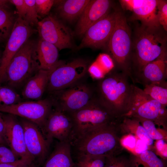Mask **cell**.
I'll list each match as a JSON object with an SVG mask.
<instances>
[{
    "instance_id": "6da1fadb",
    "label": "cell",
    "mask_w": 167,
    "mask_h": 167,
    "mask_svg": "<svg viewBox=\"0 0 167 167\" xmlns=\"http://www.w3.org/2000/svg\"><path fill=\"white\" fill-rule=\"evenodd\" d=\"M128 75L112 70L99 80L96 96L113 114L120 118L125 117L131 107L133 84Z\"/></svg>"
},
{
    "instance_id": "7a4b0ae2",
    "label": "cell",
    "mask_w": 167,
    "mask_h": 167,
    "mask_svg": "<svg viewBox=\"0 0 167 167\" xmlns=\"http://www.w3.org/2000/svg\"><path fill=\"white\" fill-rule=\"evenodd\" d=\"M166 32L161 25L142 24L137 29L130 65V78L133 82L146 64L167 54Z\"/></svg>"
},
{
    "instance_id": "3957f363",
    "label": "cell",
    "mask_w": 167,
    "mask_h": 167,
    "mask_svg": "<svg viewBox=\"0 0 167 167\" xmlns=\"http://www.w3.org/2000/svg\"><path fill=\"white\" fill-rule=\"evenodd\" d=\"M121 122L107 124L73 139L77 155L114 156L122 149L120 132Z\"/></svg>"
},
{
    "instance_id": "277c9868",
    "label": "cell",
    "mask_w": 167,
    "mask_h": 167,
    "mask_svg": "<svg viewBox=\"0 0 167 167\" xmlns=\"http://www.w3.org/2000/svg\"><path fill=\"white\" fill-rule=\"evenodd\" d=\"M72 120L73 133L71 141L100 126L120 122L96 98L83 108L69 113Z\"/></svg>"
},
{
    "instance_id": "5b68a950",
    "label": "cell",
    "mask_w": 167,
    "mask_h": 167,
    "mask_svg": "<svg viewBox=\"0 0 167 167\" xmlns=\"http://www.w3.org/2000/svg\"><path fill=\"white\" fill-rule=\"evenodd\" d=\"M36 43L28 40L10 62L6 68L5 79L13 87H18L33 76L39 69Z\"/></svg>"
},
{
    "instance_id": "8992f818",
    "label": "cell",
    "mask_w": 167,
    "mask_h": 167,
    "mask_svg": "<svg viewBox=\"0 0 167 167\" xmlns=\"http://www.w3.org/2000/svg\"><path fill=\"white\" fill-rule=\"evenodd\" d=\"M115 12V24L108 42V47L118 70L129 77L132 45L130 30L124 14L121 11Z\"/></svg>"
},
{
    "instance_id": "52a82bcc",
    "label": "cell",
    "mask_w": 167,
    "mask_h": 167,
    "mask_svg": "<svg viewBox=\"0 0 167 167\" xmlns=\"http://www.w3.org/2000/svg\"><path fill=\"white\" fill-rule=\"evenodd\" d=\"M125 117L149 120L159 126L165 128L167 121L166 107L133 84L130 109Z\"/></svg>"
},
{
    "instance_id": "ba28073f",
    "label": "cell",
    "mask_w": 167,
    "mask_h": 167,
    "mask_svg": "<svg viewBox=\"0 0 167 167\" xmlns=\"http://www.w3.org/2000/svg\"><path fill=\"white\" fill-rule=\"evenodd\" d=\"M87 70V63L83 59H75L66 64L60 61L49 75L48 91L52 93L75 84L84 76Z\"/></svg>"
},
{
    "instance_id": "9c48e42d",
    "label": "cell",
    "mask_w": 167,
    "mask_h": 167,
    "mask_svg": "<svg viewBox=\"0 0 167 167\" xmlns=\"http://www.w3.org/2000/svg\"><path fill=\"white\" fill-rule=\"evenodd\" d=\"M51 99L56 108L68 113L79 110L91 103L96 97L93 91L88 86L75 84L53 93Z\"/></svg>"
},
{
    "instance_id": "30bf717a",
    "label": "cell",
    "mask_w": 167,
    "mask_h": 167,
    "mask_svg": "<svg viewBox=\"0 0 167 167\" xmlns=\"http://www.w3.org/2000/svg\"><path fill=\"white\" fill-rule=\"evenodd\" d=\"M53 106L51 99L19 102L11 105L0 104V112L17 116L37 125L42 131Z\"/></svg>"
},
{
    "instance_id": "8fae6325",
    "label": "cell",
    "mask_w": 167,
    "mask_h": 167,
    "mask_svg": "<svg viewBox=\"0 0 167 167\" xmlns=\"http://www.w3.org/2000/svg\"><path fill=\"white\" fill-rule=\"evenodd\" d=\"M34 32L24 19L18 17L16 19L0 59V83L4 79L6 68L12 58Z\"/></svg>"
},
{
    "instance_id": "7c38bea8",
    "label": "cell",
    "mask_w": 167,
    "mask_h": 167,
    "mask_svg": "<svg viewBox=\"0 0 167 167\" xmlns=\"http://www.w3.org/2000/svg\"><path fill=\"white\" fill-rule=\"evenodd\" d=\"M37 28L40 38L54 45L59 50L71 47L70 31L56 17L47 16L39 21Z\"/></svg>"
},
{
    "instance_id": "4fadbf2b",
    "label": "cell",
    "mask_w": 167,
    "mask_h": 167,
    "mask_svg": "<svg viewBox=\"0 0 167 167\" xmlns=\"http://www.w3.org/2000/svg\"><path fill=\"white\" fill-rule=\"evenodd\" d=\"M73 128V122L70 114L56 108L52 110L42 132L50 143L54 139L60 142H70Z\"/></svg>"
},
{
    "instance_id": "5bb4252c",
    "label": "cell",
    "mask_w": 167,
    "mask_h": 167,
    "mask_svg": "<svg viewBox=\"0 0 167 167\" xmlns=\"http://www.w3.org/2000/svg\"><path fill=\"white\" fill-rule=\"evenodd\" d=\"M20 122L24 129L25 143L28 153L34 161L42 164L46 156L50 143L36 124L23 118Z\"/></svg>"
},
{
    "instance_id": "9a60e30c",
    "label": "cell",
    "mask_w": 167,
    "mask_h": 167,
    "mask_svg": "<svg viewBox=\"0 0 167 167\" xmlns=\"http://www.w3.org/2000/svg\"><path fill=\"white\" fill-rule=\"evenodd\" d=\"M115 22V11L109 13L86 31L79 48L86 46L99 47L108 43Z\"/></svg>"
},
{
    "instance_id": "2e32d148",
    "label": "cell",
    "mask_w": 167,
    "mask_h": 167,
    "mask_svg": "<svg viewBox=\"0 0 167 167\" xmlns=\"http://www.w3.org/2000/svg\"><path fill=\"white\" fill-rule=\"evenodd\" d=\"M0 114L5 124L4 139L7 145L20 158L33 159L27 151L24 129L16 116L1 112Z\"/></svg>"
},
{
    "instance_id": "e0dca14e",
    "label": "cell",
    "mask_w": 167,
    "mask_h": 167,
    "mask_svg": "<svg viewBox=\"0 0 167 167\" xmlns=\"http://www.w3.org/2000/svg\"><path fill=\"white\" fill-rule=\"evenodd\" d=\"M123 8L131 11L142 24L158 26V6L159 0H122L119 1Z\"/></svg>"
},
{
    "instance_id": "ac0fdd59",
    "label": "cell",
    "mask_w": 167,
    "mask_h": 167,
    "mask_svg": "<svg viewBox=\"0 0 167 167\" xmlns=\"http://www.w3.org/2000/svg\"><path fill=\"white\" fill-rule=\"evenodd\" d=\"M111 4V1L108 0H90L80 15L77 34L84 35L90 27L108 14Z\"/></svg>"
},
{
    "instance_id": "d6986e66",
    "label": "cell",
    "mask_w": 167,
    "mask_h": 167,
    "mask_svg": "<svg viewBox=\"0 0 167 167\" xmlns=\"http://www.w3.org/2000/svg\"><path fill=\"white\" fill-rule=\"evenodd\" d=\"M167 78V54L163 55L146 64L133 81L144 86L163 82Z\"/></svg>"
},
{
    "instance_id": "ffe728a7",
    "label": "cell",
    "mask_w": 167,
    "mask_h": 167,
    "mask_svg": "<svg viewBox=\"0 0 167 167\" xmlns=\"http://www.w3.org/2000/svg\"><path fill=\"white\" fill-rule=\"evenodd\" d=\"M55 67L49 70L39 69L28 80L22 92L23 96L26 99L40 100L47 88L49 75Z\"/></svg>"
},
{
    "instance_id": "44dd1931",
    "label": "cell",
    "mask_w": 167,
    "mask_h": 167,
    "mask_svg": "<svg viewBox=\"0 0 167 167\" xmlns=\"http://www.w3.org/2000/svg\"><path fill=\"white\" fill-rule=\"evenodd\" d=\"M36 52L40 69L51 70L60 62L58 49L54 45L40 38L36 45Z\"/></svg>"
},
{
    "instance_id": "7402d4cb",
    "label": "cell",
    "mask_w": 167,
    "mask_h": 167,
    "mask_svg": "<svg viewBox=\"0 0 167 167\" xmlns=\"http://www.w3.org/2000/svg\"><path fill=\"white\" fill-rule=\"evenodd\" d=\"M70 141L59 142L43 167H74Z\"/></svg>"
},
{
    "instance_id": "603a6c76",
    "label": "cell",
    "mask_w": 167,
    "mask_h": 167,
    "mask_svg": "<svg viewBox=\"0 0 167 167\" xmlns=\"http://www.w3.org/2000/svg\"><path fill=\"white\" fill-rule=\"evenodd\" d=\"M90 0H58V10L62 18L71 21L81 15Z\"/></svg>"
},
{
    "instance_id": "cb8c5ba5",
    "label": "cell",
    "mask_w": 167,
    "mask_h": 167,
    "mask_svg": "<svg viewBox=\"0 0 167 167\" xmlns=\"http://www.w3.org/2000/svg\"><path fill=\"white\" fill-rule=\"evenodd\" d=\"M8 2L9 0H0V41L8 38L16 20Z\"/></svg>"
},
{
    "instance_id": "d4e9b609",
    "label": "cell",
    "mask_w": 167,
    "mask_h": 167,
    "mask_svg": "<svg viewBox=\"0 0 167 167\" xmlns=\"http://www.w3.org/2000/svg\"><path fill=\"white\" fill-rule=\"evenodd\" d=\"M134 167H166L164 159L159 158L152 151L147 150L131 156Z\"/></svg>"
},
{
    "instance_id": "484cf974",
    "label": "cell",
    "mask_w": 167,
    "mask_h": 167,
    "mask_svg": "<svg viewBox=\"0 0 167 167\" xmlns=\"http://www.w3.org/2000/svg\"><path fill=\"white\" fill-rule=\"evenodd\" d=\"M143 92L152 99L157 101L163 105H167V81L146 85Z\"/></svg>"
},
{
    "instance_id": "4316f807",
    "label": "cell",
    "mask_w": 167,
    "mask_h": 167,
    "mask_svg": "<svg viewBox=\"0 0 167 167\" xmlns=\"http://www.w3.org/2000/svg\"><path fill=\"white\" fill-rule=\"evenodd\" d=\"M106 156L77 155L75 167H105Z\"/></svg>"
},
{
    "instance_id": "83f0119b",
    "label": "cell",
    "mask_w": 167,
    "mask_h": 167,
    "mask_svg": "<svg viewBox=\"0 0 167 167\" xmlns=\"http://www.w3.org/2000/svg\"><path fill=\"white\" fill-rule=\"evenodd\" d=\"M19 95L11 88L0 86V104L11 105L20 102Z\"/></svg>"
},
{
    "instance_id": "f1b7e54d",
    "label": "cell",
    "mask_w": 167,
    "mask_h": 167,
    "mask_svg": "<svg viewBox=\"0 0 167 167\" xmlns=\"http://www.w3.org/2000/svg\"><path fill=\"white\" fill-rule=\"evenodd\" d=\"M105 167H133L131 157L124 156H106Z\"/></svg>"
},
{
    "instance_id": "f546056e",
    "label": "cell",
    "mask_w": 167,
    "mask_h": 167,
    "mask_svg": "<svg viewBox=\"0 0 167 167\" xmlns=\"http://www.w3.org/2000/svg\"><path fill=\"white\" fill-rule=\"evenodd\" d=\"M135 118L141 123L149 136L152 140L165 139V135H163L162 132L156 128L155 124L152 121L143 118Z\"/></svg>"
},
{
    "instance_id": "4dcf8cb0",
    "label": "cell",
    "mask_w": 167,
    "mask_h": 167,
    "mask_svg": "<svg viewBox=\"0 0 167 167\" xmlns=\"http://www.w3.org/2000/svg\"><path fill=\"white\" fill-rule=\"evenodd\" d=\"M26 5V11L24 19L30 25H36L39 22L35 0H24Z\"/></svg>"
},
{
    "instance_id": "1f68e13d",
    "label": "cell",
    "mask_w": 167,
    "mask_h": 167,
    "mask_svg": "<svg viewBox=\"0 0 167 167\" xmlns=\"http://www.w3.org/2000/svg\"><path fill=\"white\" fill-rule=\"evenodd\" d=\"M95 61L106 75L114 68V64L112 58L107 54H100Z\"/></svg>"
},
{
    "instance_id": "d6a6232c",
    "label": "cell",
    "mask_w": 167,
    "mask_h": 167,
    "mask_svg": "<svg viewBox=\"0 0 167 167\" xmlns=\"http://www.w3.org/2000/svg\"><path fill=\"white\" fill-rule=\"evenodd\" d=\"M131 118L133 119L134 124L136 128L135 132L136 135L148 146L152 145L153 143V140L149 136L143 127L140 124L139 121L136 118Z\"/></svg>"
},
{
    "instance_id": "836d02e7",
    "label": "cell",
    "mask_w": 167,
    "mask_h": 167,
    "mask_svg": "<svg viewBox=\"0 0 167 167\" xmlns=\"http://www.w3.org/2000/svg\"><path fill=\"white\" fill-rule=\"evenodd\" d=\"M58 0H36V6L38 16L44 17L48 15L54 4Z\"/></svg>"
},
{
    "instance_id": "e575fe53",
    "label": "cell",
    "mask_w": 167,
    "mask_h": 167,
    "mask_svg": "<svg viewBox=\"0 0 167 167\" xmlns=\"http://www.w3.org/2000/svg\"><path fill=\"white\" fill-rule=\"evenodd\" d=\"M19 158L10 148L0 144V164L13 162Z\"/></svg>"
},
{
    "instance_id": "d590c367",
    "label": "cell",
    "mask_w": 167,
    "mask_h": 167,
    "mask_svg": "<svg viewBox=\"0 0 167 167\" xmlns=\"http://www.w3.org/2000/svg\"><path fill=\"white\" fill-rule=\"evenodd\" d=\"M158 16L160 25L167 31V3L166 1L159 0L158 6Z\"/></svg>"
},
{
    "instance_id": "8d00e7d4",
    "label": "cell",
    "mask_w": 167,
    "mask_h": 167,
    "mask_svg": "<svg viewBox=\"0 0 167 167\" xmlns=\"http://www.w3.org/2000/svg\"><path fill=\"white\" fill-rule=\"evenodd\" d=\"M88 71L92 78L99 80L103 78L106 75L96 61L89 67Z\"/></svg>"
},
{
    "instance_id": "74e56055",
    "label": "cell",
    "mask_w": 167,
    "mask_h": 167,
    "mask_svg": "<svg viewBox=\"0 0 167 167\" xmlns=\"http://www.w3.org/2000/svg\"><path fill=\"white\" fill-rule=\"evenodd\" d=\"M34 162L31 158H20L13 162L0 164V167H24Z\"/></svg>"
},
{
    "instance_id": "f35d334b",
    "label": "cell",
    "mask_w": 167,
    "mask_h": 167,
    "mask_svg": "<svg viewBox=\"0 0 167 167\" xmlns=\"http://www.w3.org/2000/svg\"><path fill=\"white\" fill-rule=\"evenodd\" d=\"M9 2L15 6L18 17L24 19L26 11V5L24 0H9Z\"/></svg>"
},
{
    "instance_id": "ab89813d",
    "label": "cell",
    "mask_w": 167,
    "mask_h": 167,
    "mask_svg": "<svg viewBox=\"0 0 167 167\" xmlns=\"http://www.w3.org/2000/svg\"><path fill=\"white\" fill-rule=\"evenodd\" d=\"M137 141L136 138L130 134L123 137L121 139V142L122 146L131 151H134Z\"/></svg>"
},
{
    "instance_id": "60d3db41",
    "label": "cell",
    "mask_w": 167,
    "mask_h": 167,
    "mask_svg": "<svg viewBox=\"0 0 167 167\" xmlns=\"http://www.w3.org/2000/svg\"><path fill=\"white\" fill-rule=\"evenodd\" d=\"M165 139L156 140L155 143L156 149L157 152L164 157H167V144Z\"/></svg>"
},
{
    "instance_id": "b9f144b4",
    "label": "cell",
    "mask_w": 167,
    "mask_h": 167,
    "mask_svg": "<svg viewBox=\"0 0 167 167\" xmlns=\"http://www.w3.org/2000/svg\"><path fill=\"white\" fill-rule=\"evenodd\" d=\"M148 146L143 141L140 139H137L134 149L135 154H139L148 150Z\"/></svg>"
},
{
    "instance_id": "7bdbcfd3",
    "label": "cell",
    "mask_w": 167,
    "mask_h": 167,
    "mask_svg": "<svg viewBox=\"0 0 167 167\" xmlns=\"http://www.w3.org/2000/svg\"><path fill=\"white\" fill-rule=\"evenodd\" d=\"M5 134V124L3 119L0 114V135H1L4 139Z\"/></svg>"
},
{
    "instance_id": "ee69618b",
    "label": "cell",
    "mask_w": 167,
    "mask_h": 167,
    "mask_svg": "<svg viewBox=\"0 0 167 167\" xmlns=\"http://www.w3.org/2000/svg\"><path fill=\"white\" fill-rule=\"evenodd\" d=\"M0 144L7 145V143L4 139L0 135Z\"/></svg>"
},
{
    "instance_id": "f6af8a7d",
    "label": "cell",
    "mask_w": 167,
    "mask_h": 167,
    "mask_svg": "<svg viewBox=\"0 0 167 167\" xmlns=\"http://www.w3.org/2000/svg\"><path fill=\"white\" fill-rule=\"evenodd\" d=\"M24 167H38L34 164V162L32 163L31 164L26 166Z\"/></svg>"
},
{
    "instance_id": "bcb514c9",
    "label": "cell",
    "mask_w": 167,
    "mask_h": 167,
    "mask_svg": "<svg viewBox=\"0 0 167 167\" xmlns=\"http://www.w3.org/2000/svg\"><path fill=\"white\" fill-rule=\"evenodd\" d=\"M0 55H1V54H0Z\"/></svg>"
}]
</instances>
